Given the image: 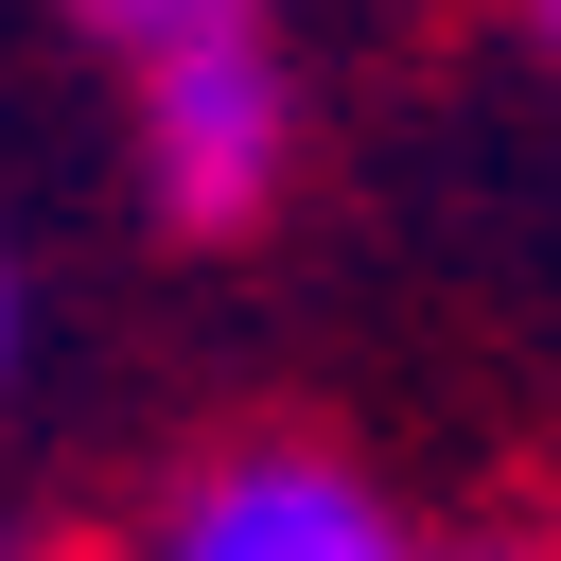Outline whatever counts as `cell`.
Instances as JSON below:
<instances>
[{
  "label": "cell",
  "instance_id": "1",
  "mask_svg": "<svg viewBox=\"0 0 561 561\" xmlns=\"http://www.w3.org/2000/svg\"><path fill=\"white\" fill-rule=\"evenodd\" d=\"M298 175V70L280 35H193V53H140V193L193 228V245H245Z\"/></svg>",
  "mask_w": 561,
  "mask_h": 561
},
{
  "label": "cell",
  "instance_id": "2",
  "mask_svg": "<svg viewBox=\"0 0 561 561\" xmlns=\"http://www.w3.org/2000/svg\"><path fill=\"white\" fill-rule=\"evenodd\" d=\"M140 561H421V543L386 526V491H368L351 456H316V438H245V456L175 473V508H158Z\"/></svg>",
  "mask_w": 561,
  "mask_h": 561
},
{
  "label": "cell",
  "instance_id": "3",
  "mask_svg": "<svg viewBox=\"0 0 561 561\" xmlns=\"http://www.w3.org/2000/svg\"><path fill=\"white\" fill-rule=\"evenodd\" d=\"M70 18H88V35H105L123 70H140V53H193V35H245L263 0H70Z\"/></svg>",
  "mask_w": 561,
  "mask_h": 561
},
{
  "label": "cell",
  "instance_id": "4",
  "mask_svg": "<svg viewBox=\"0 0 561 561\" xmlns=\"http://www.w3.org/2000/svg\"><path fill=\"white\" fill-rule=\"evenodd\" d=\"M438 561H561V543H438Z\"/></svg>",
  "mask_w": 561,
  "mask_h": 561
},
{
  "label": "cell",
  "instance_id": "5",
  "mask_svg": "<svg viewBox=\"0 0 561 561\" xmlns=\"http://www.w3.org/2000/svg\"><path fill=\"white\" fill-rule=\"evenodd\" d=\"M0 368H18V280H0Z\"/></svg>",
  "mask_w": 561,
  "mask_h": 561
},
{
  "label": "cell",
  "instance_id": "6",
  "mask_svg": "<svg viewBox=\"0 0 561 561\" xmlns=\"http://www.w3.org/2000/svg\"><path fill=\"white\" fill-rule=\"evenodd\" d=\"M0 561H70V543H0Z\"/></svg>",
  "mask_w": 561,
  "mask_h": 561
},
{
  "label": "cell",
  "instance_id": "7",
  "mask_svg": "<svg viewBox=\"0 0 561 561\" xmlns=\"http://www.w3.org/2000/svg\"><path fill=\"white\" fill-rule=\"evenodd\" d=\"M526 18H543V53H561V0H526Z\"/></svg>",
  "mask_w": 561,
  "mask_h": 561
}]
</instances>
